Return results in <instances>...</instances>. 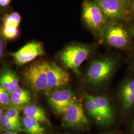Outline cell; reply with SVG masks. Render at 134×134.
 Masks as SVG:
<instances>
[{
    "label": "cell",
    "mask_w": 134,
    "mask_h": 134,
    "mask_svg": "<svg viewBox=\"0 0 134 134\" xmlns=\"http://www.w3.org/2000/svg\"><path fill=\"white\" fill-rule=\"evenodd\" d=\"M82 19L86 27L100 43L107 21L93 0H84L82 5Z\"/></svg>",
    "instance_id": "6"
},
{
    "label": "cell",
    "mask_w": 134,
    "mask_h": 134,
    "mask_svg": "<svg viewBox=\"0 0 134 134\" xmlns=\"http://www.w3.org/2000/svg\"><path fill=\"white\" fill-rule=\"evenodd\" d=\"M3 115V110L2 109L1 106H0V120L2 117V116Z\"/></svg>",
    "instance_id": "29"
},
{
    "label": "cell",
    "mask_w": 134,
    "mask_h": 134,
    "mask_svg": "<svg viewBox=\"0 0 134 134\" xmlns=\"http://www.w3.org/2000/svg\"><path fill=\"white\" fill-rule=\"evenodd\" d=\"M107 21L127 24L130 20L127 8L118 0H93Z\"/></svg>",
    "instance_id": "8"
},
{
    "label": "cell",
    "mask_w": 134,
    "mask_h": 134,
    "mask_svg": "<svg viewBox=\"0 0 134 134\" xmlns=\"http://www.w3.org/2000/svg\"><path fill=\"white\" fill-rule=\"evenodd\" d=\"M11 0H0V6L5 7L10 4Z\"/></svg>",
    "instance_id": "26"
},
{
    "label": "cell",
    "mask_w": 134,
    "mask_h": 134,
    "mask_svg": "<svg viewBox=\"0 0 134 134\" xmlns=\"http://www.w3.org/2000/svg\"><path fill=\"white\" fill-rule=\"evenodd\" d=\"M120 64L119 56L114 54L92 60L86 71V82L94 88L106 91Z\"/></svg>",
    "instance_id": "2"
},
{
    "label": "cell",
    "mask_w": 134,
    "mask_h": 134,
    "mask_svg": "<svg viewBox=\"0 0 134 134\" xmlns=\"http://www.w3.org/2000/svg\"><path fill=\"white\" fill-rule=\"evenodd\" d=\"M24 131L29 134H44L45 131L36 120L24 116L23 119Z\"/></svg>",
    "instance_id": "16"
},
{
    "label": "cell",
    "mask_w": 134,
    "mask_h": 134,
    "mask_svg": "<svg viewBox=\"0 0 134 134\" xmlns=\"http://www.w3.org/2000/svg\"><path fill=\"white\" fill-rule=\"evenodd\" d=\"M130 70L134 72V57L132 59L130 63Z\"/></svg>",
    "instance_id": "28"
},
{
    "label": "cell",
    "mask_w": 134,
    "mask_h": 134,
    "mask_svg": "<svg viewBox=\"0 0 134 134\" xmlns=\"http://www.w3.org/2000/svg\"><path fill=\"white\" fill-rule=\"evenodd\" d=\"M76 98L73 92L69 88L57 90L49 96V102L54 109L59 114H62L67 107Z\"/></svg>",
    "instance_id": "12"
},
{
    "label": "cell",
    "mask_w": 134,
    "mask_h": 134,
    "mask_svg": "<svg viewBox=\"0 0 134 134\" xmlns=\"http://www.w3.org/2000/svg\"><path fill=\"white\" fill-rule=\"evenodd\" d=\"M118 1H119L122 4H123V5H124L128 9V7L129 5L130 0H118Z\"/></svg>",
    "instance_id": "27"
},
{
    "label": "cell",
    "mask_w": 134,
    "mask_h": 134,
    "mask_svg": "<svg viewBox=\"0 0 134 134\" xmlns=\"http://www.w3.org/2000/svg\"><path fill=\"white\" fill-rule=\"evenodd\" d=\"M101 44L117 50L130 52L134 49V40L126 25L107 21L101 38Z\"/></svg>",
    "instance_id": "3"
},
{
    "label": "cell",
    "mask_w": 134,
    "mask_h": 134,
    "mask_svg": "<svg viewBox=\"0 0 134 134\" xmlns=\"http://www.w3.org/2000/svg\"><path fill=\"white\" fill-rule=\"evenodd\" d=\"M96 47L94 45L73 43L63 50L60 55V60L65 67L79 76L81 75V64L90 57L95 51Z\"/></svg>",
    "instance_id": "4"
},
{
    "label": "cell",
    "mask_w": 134,
    "mask_h": 134,
    "mask_svg": "<svg viewBox=\"0 0 134 134\" xmlns=\"http://www.w3.org/2000/svg\"><path fill=\"white\" fill-rule=\"evenodd\" d=\"M24 77L35 91L44 92L46 94L47 81L46 62H36L30 65L24 71Z\"/></svg>",
    "instance_id": "9"
},
{
    "label": "cell",
    "mask_w": 134,
    "mask_h": 134,
    "mask_svg": "<svg viewBox=\"0 0 134 134\" xmlns=\"http://www.w3.org/2000/svg\"><path fill=\"white\" fill-rule=\"evenodd\" d=\"M0 86L11 94L19 87V79L14 72L5 69L0 75Z\"/></svg>",
    "instance_id": "13"
},
{
    "label": "cell",
    "mask_w": 134,
    "mask_h": 134,
    "mask_svg": "<svg viewBox=\"0 0 134 134\" xmlns=\"http://www.w3.org/2000/svg\"><path fill=\"white\" fill-rule=\"evenodd\" d=\"M82 103L86 115L102 127L113 125L119 115L114 99L106 91L100 94L85 93Z\"/></svg>",
    "instance_id": "1"
},
{
    "label": "cell",
    "mask_w": 134,
    "mask_h": 134,
    "mask_svg": "<svg viewBox=\"0 0 134 134\" xmlns=\"http://www.w3.org/2000/svg\"><path fill=\"white\" fill-rule=\"evenodd\" d=\"M10 103V94L0 86V105L7 106Z\"/></svg>",
    "instance_id": "20"
},
{
    "label": "cell",
    "mask_w": 134,
    "mask_h": 134,
    "mask_svg": "<svg viewBox=\"0 0 134 134\" xmlns=\"http://www.w3.org/2000/svg\"><path fill=\"white\" fill-rule=\"evenodd\" d=\"M4 42L2 38L0 36V59L3 57L4 54Z\"/></svg>",
    "instance_id": "25"
},
{
    "label": "cell",
    "mask_w": 134,
    "mask_h": 134,
    "mask_svg": "<svg viewBox=\"0 0 134 134\" xmlns=\"http://www.w3.org/2000/svg\"><path fill=\"white\" fill-rule=\"evenodd\" d=\"M63 121L67 128L77 131H85L90 126L82 101L76 98L67 107L63 113Z\"/></svg>",
    "instance_id": "7"
},
{
    "label": "cell",
    "mask_w": 134,
    "mask_h": 134,
    "mask_svg": "<svg viewBox=\"0 0 134 134\" xmlns=\"http://www.w3.org/2000/svg\"><path fill=\"white\" fill-rule=\"evenodd\" d=\"M5 128L7 130L10 132H20L24 131V130L21 128V125L20 122H11L5 126Z\"/></svg>",
    "instance_id": "21"
},
{
    "label": "cell",
    "mask_w": 134,
    "mask_h": 134,
    "mask_svg": "<svg viewBox=\"0 0 134 134\" xmlns=\"http://www.w3.org/2000/svg\"><path fill=\"white\" fill-rule=\"evenodd\" d=\"M19 27L8 25H3L2 29V34L7 40H14L19 34Z\"/></svg>",
    "instance_id": "17"
},
{
    "label": "cell",
    "mask_w": 134,
    "mask_h": 134,
    "mask_svg": "<svg viewBox=\"0 0 134 134\" xmlns=\"http://www.w3.org/2000/svg\"><path fill=\"white\" fill-rule=\"evenodd\" d=\"M10 98L11 104L18 107L27 104L31 100L30 94L29 91L20 86L10 94Z\"/></svg>",
    "instance_id": "14"
},
{
    "label": "cell",
    "mask_w": 134,
    "mask_h": 134,
    "mask_svg": "<svg viewBox=\"0 0 134 134\" xmlns=\"http://www.w3.org/2000/svg\"><path fill=\"white\" fill-rule=\"evenodd\" d=\"M114 99L119 115L129 117L134 110V72L130 70L120 82Z\"/></svg>",
    "instance_id": "5"
},
{
    "label": "cell",
    "mask_w": 134,
    "mask_h": 134,
    "mask_svg": "<svg viewBox=\"0 0 134 134\" xmlns=\"http://www.w3.org/2000/svg\"><path fill=\"white\" fill-rule=\"evenodd\" d=\"M24 116L37 121L39 123H47L48 119L44 111L38 106L30 104L25 106L23 109Z\"/></svg>",
    "instance_id": "15"
},
{
    "label": "cell",
    "mask_w": 134,
    "mask_h": 134,
    "mask_svg": "<svg viewBox=\"0 0 134 134\" xmlns=\"http://www.w3.org/2000/svg\"><path fill=\"white\" fill-rule=\"evenodd\" d=\"M129 117L131 118V121L130 123V129L131 133L133 134H134V110L129 116Z\"/></svg>",
    "instance_id": "24"
},
{
    "label": "cell",
    "mask_w": 134,
    "mask_h": 134,
    "mask_svg": "<svg viewBox=\"0 0 134 134\" xmlns=\"http://www.w3.org/2000/svg\"><path fill=\"white\" fill-rule=\"evenodd\" d=\"M47 81L46 94L58 88L67 86L70 81V75L54 62H46Z\"/></svg>",
    "instance_id": "10"
},
{
    "label": "cell",
    "mask_w": 134,
    "mask_h": 134,
    "mask_svg": "<svg viewBox=\"0 0 134 134\" xmlns=\"http://www.w3.org/2000/svg\"><path fill=\"white\" fill-rule=\"evenodd\" d=\"M44 53L42 44L34 41L25 44L19 50L12 53V56L18 65H24L43 55Z\"/></svg>",
    "instance_id": "11"
},
{
    "label": "cell",
    "mask_w": 134,
    "mask_h": 134,
    "mask_svg": "<svg viewBox=\"0 0 134 134\" xmlns=\"http://www.w3.org/2000/svg\"><path fill=\"white\" fill-rule=\"evenodd\" d=\"M126 26L131 34L134 42V20H131L129 23L126 24Z\"/></svg>",
    "instance_id": "23"
},
{
    "label": "cell",
    "mask_w": 134,
    "mask_h": 134,
    "mask_svg": "<svg viewBox=\"0 0 134 134\" xmlns=\"http://www.w3.org/2000/svg\"><path fill=\"white\" fill-rule=\"evenodd\" d=\"M19 113L20 112L18 107L13 106L8 108L5 112L4 115L14 122H20Z\"/></svg>",
    "instance_id": "19"
},
{
    "label": "cell",
    "mask_w": 134,
    "mask_h": 134,
    "mask_svg": "<svg viewBox=\"0 0 134 134\" xmlns=\"http://www.w3.org/2000/svg\"><path fill=\"white\" fill-rule=\"evenodd\" d=\"M21 20L20 15L16 12H14L10 14H6L3 19V25H13L19 27Z\"/></svg>",
    "instance_id": "18"
},
{
    "label": "cell",
    "mask_w": 134,
    "mask_h": 134,
    "mask_svg": "<svg viewBox=\"0 0 134 134\" xmlns=\"http://www.w3.org/2000/svg\"><path fill=\"white\" fill-rule=\"evenodd\" d=\"M4 134H12V132H10V131H6V132Z\"/></svg>",
    "instance_id": "30"
},
{
    "label": "cell",
    "mask_w": 134,
    "mask_h": 134,
    "mask_svg": "<svg viewBox=\"0 0 134 134\" xmlns=\"http://www.w3.org/2000/svg\"><path fill=\"white\" fill-rule=\"evenodd\" d=\"M128 10L129 14L130 20H134V0H130L128 7Z\"/></svg>",
    "instance_id": "22"
},
{
    "label": "cell",
    "mask_w": 134,
    "mask_h": 134,
    "mask_svg": "<svg viewBox=\"0 0 134 134\" xmlns=\"http://www.w3.org/2000/svg\"><path fill=\"white\" fill-rule=\"evenodd\" d=\"M12 134H18L17 132H12Z\"/></svg>",
    "instance_id": "31"
},
{
    "label": "cell",
    "mask_w": 134,
    "mask_h": 134,
    "mask_svg": "<svg viewBox=\"0 0 134 134\" xmlns=\"http://www.w3.org/2000/svg\"></svg>",
    "instance_id": "32"
}]
</instances>
